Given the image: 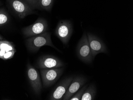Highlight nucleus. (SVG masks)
Wrapping results in <instances>:
<instances>
[{
  "label": "nucleus",
  "mask_w": 133,
  "mask_h": 100,
  "mask_svg": "<svg viewBox=\"0 0 133 100\" xmlns=\"http://www.w3.org/2000/svg\"><path fill=\"white\" fill-rule=\"evenodd\" d=\"M26 45L28 49L31 52H37L41 48L44 46H50L59 50L52 43L51 34L49 32L36 36L30 37L26 40Z\"/></svg>",
  "instance_id": "1"
},
{
  "label": "nucleus",
  "mask_w": 133,
  "mask_h": 100,
  "mask_svg": "<svg viewBox=\"0 0 133 100\" xmlns=\"http://www.w3.org/2000/svg\"><path fill=\"white\" fill-rule=\"evenodd\" d=\"M77 54L78 58L83 62L90 63L92 62L93 57L86 32L83 34L78 44Z\"/></svg>",
  "instance_id": "2"
},
{
  "label": "nucleus",
  "mask_w": 133,
  "mask_h": 100,
  "mask_svg": "<svg viewBox=\"0 0 133 100\" xmlns=\"http://www.w3.org/2000/svg\"><path fill=\"white\" fill-rule=\"evenodd\" d=\"M63 72V68L40 69L43 87H49L55 83Z\"/></svg>",
  "instance_id": "3"
},
{
  "label": "nucleus",
  "mask_w": 133,
  "mask_h": 100,
  "mask_svg": "<svg viewBox=\"0 0 133 100\" xmlns=\"http://www.w3.org/2000/svg\"><path fill=\"white\" fill-rule=\"evenodd\" d=\"M48 28L47 21L44 18H39L32 24L23 28L22 32L24 36L30 38L44 33Z\"/></svg>",
  "instance_id": "4"
},
{
  "label": "nucleus",
  "mask_w": 133,
  "mask_h": 100,
  "mask_svg": "<svg viewBox=\"0 0 133 100\" xmlns=\"http://www.w3.org/2000/svg\"><path fill=\"white\" fill-rule=\"evenodd\" d=\"M72 33V27L69 21H62L58 23L55 30L56 36L64 44L68 43Z\"/></svg>",
  "instance_id": "5"
},
{
  "label": "nucleus",
  "mask_w": 133,
  "mask_h": 100,
  "mask_svg": "<svg viewBox=\"0 0 133 100\" xmlns=\"http://www.w3.org/2000/svg\"><path fill=\"white\" fill-rule=\"evenodd\" d=\"M8 2L10 8L20 18L23 19L35 13L34 10L22 0H8Z\"/></svg>",
  "instance_id": "6"
},
{
  "label": "nucleus",
  "mask_w": 133,
  "mask_h": 100,
  "mask_svg": "<svg viewBox=\"0 0 133 100\" xmlns=\"http://www.w3.org/2000/svg\"><path fill=\"white\" fill-rule=\"evenodd\" d=\"M87 36L93 59L99 54L107 53V47L101 39L90 33L87 34Z\"/></svg>",
  "instance_id": "7"
},
{
  "label": "nucleus",
  "mask_w": 133,
  "mask_h": 100,
  "mask_svg": "<svg viewBox=\"0 0 133 100\" xmlns=\"http://www.w3.org/2000/svg\"><path fill=\"white\" fill-rule=\"evenodd\" d=\"M64 63L59 58L50 55H45L40 57L37 63L38 68L40 69L62 68Z\"/></svg>",
  "instance_id": "8"
},
{
  "label": "nucleus",
  "mask_w": 133,
  "mask_h": 100,
  "mask_svg": "<svg viewBox=\"0 0 133 100\" xmlns=\"http://www.w3.org/2000/svg\"><path fill=\"white\" fill-rule=\"evenodd\" d=\"M27 75L33 90L36 94L39 95L42 88L40 76L38 71L30 63L27 65Z\"/></svg>",
  "instance_id": "9"
},
{
  "label": "nucleus",
  "mask_w": 133,
  "mask_h": 100,
  "mask_svg": "<svg viewBox=\"0 0 133 100\" xmlns=\"http://www.w3.org/2000/svg\"><path fill=\"white\" fill-rule=\"evenodd\" d=\"M74 77L71 76L61 81L51 94L49 100H63L65 94L72 81Z\"/></svg>",
  "instance_id": "10"
},
{
  "label": "nucleus",
  "mask_w": 133,
  "mask_h": 100,
  "mask_svg": "<svg viewBox=\"0 0 133 100\" xmlns=\"http://www.w3.org/2000/svg\"><path fill=\"white\" fill-rule=\"evenodd\" d=\"M87 81L85 77L83 76H76L74 77L68 90L65 94L63 100H69L71 97L76 93Z\"/></svg>",
  "instance_id": "11"
},
{
  "label": "nucleus",
  "mask_w": 133,
  "mask_h": 100,
  "mask_svg": "<svg viewBox=\"0 0 133 100\" xmlns=\"http://www.w3.org/2000/svg\"><path fill=\"white\" fill-rule=\"evenodd\" d=\"M96 89L93 84L90 85L84 91L81 100H93L96 95Z\"/></svg>",
  "instance_id": "12"
},
{
  "label": "nucleus",
  "mask_w": 133,
  "mask_h": 100,
  "mask_svg": "<svg viewBox=\"0 0 133 100\" xmlns=\"http://www.w3.org/2000/svg\"><path fill=\"white\" fill-rule=\"evenodd\" d=\"M54 2V0H39L36 9L50 11Z\"/></svg>",
  "instance_id": "13"
},
{
  "label": "nucleus",
  "mask_w": 133,
  "mask_h": 100,
  "mask_svg": "<svg viewBox=\"0 0 133 100\" xmlns=\"http://www.w3.org/2000/svg\"><path fill=\"white\" fill-rule=\"evenodd\" d=\"M0 49L4 52H7L11 50H15V47L12 43L5 40H1Z\"/></svg>",
  "instance_id": "14"
},
{
  "label": "nucleus",
  "mask_w": 133,
  "mask_h": 100,
  "mask_svg": "<svg viewBox=\"0 0 133 100\" xmlns=\"http://www.w3.org/2000/svg\"><path fill=\"white\" fill-rule=\"evenodd\" d=\"M9 15L4 10L0 9V26H4L9 21Z\"/></svg>",
  "instance_id": "15"
},
{
  "label": "nucleus",
  "mask_w": 133,
  "mask_h": 100,
  "mask_svg": "<svg viewBox=\"0 0 133 100\" xmlns=\"http://www.w3.org/2000/svg\"><path fill=\"white\" fill-rule=\"evenodd\" d=\"M87 85L84 86L81 90H78L76 93H75L72 95L71 98L69 99L70 100H81L82 95L84 92V91L87 88Z\"/></svg>",
  "instance_id": "16"
},
{
  "label": "nucleus",
  "mask_w": 133,
  "mask_h": 100,
  "mask_svg": "<svg viewBox=\"0 0 133 100\" xmlns=\"http://www.w3.org/2000/svg\"><path fill=\"white\" fill-rule=\"evenodd\" d=\"M16 51V50H15L10 51L6 52L3 56L2 59L4 60H8L13 58Z\"/></svg>",
  "instance_id": "17"
},
{
  "label": "nucleus",
  "mask_w": 133,
  "mask_h": 100,
  "mask_svg": "<svg viewBox=\"0 0 133 100\" xmlns=\"http://www.w3.org/2000/svg\"><path fill=\"white\" fill-rule=\"evenodd\" d=\"M33 10L35 9L39 0H22Z\"/></svg>",
  "instance_id": "18"
},
{
  "label": "nucleus",
  "mask_w": 133,
  "mask_h": 100,
  "mask_svg": "<svg viewBox=\"0 0 133 100\" xmlns=\"http://www.w3.org/2000/svg\"><path fill=\"white\" fill-rule=\"evenodd\" d=\"M3 39V38H2V36L0 35V40H2Z\"/></svg>",
  "instance_id": "19"
},
{
  "label": "nucleus",
  "mask_w": 133,
  "mask_h": 100,
  "mask_svg": "<svg viewBox=\"0 0 133 100\" xmlns=\"http://www.w3.org/2000/svg\"><path fill=\"white\" fill-rule=\"evenodd\" d=\"M1 40H0V44H1Z\"/></svg>",
  "instance_id": "20"
},
{
  "label": "nucleus",
  "mask_w": 133,
  "mask_h": 100,
  "mask_svg": "<svg viewBox=\"0 0 133 100\" xmlns=\"http://www.w3.org/2000/svg\"><path fill=\"white\" fill-rule=\"evenodd\" d=\"M0 51H1V49H0Z\"/></svg>",
  "instance_id": "21"
}]
</instances>
